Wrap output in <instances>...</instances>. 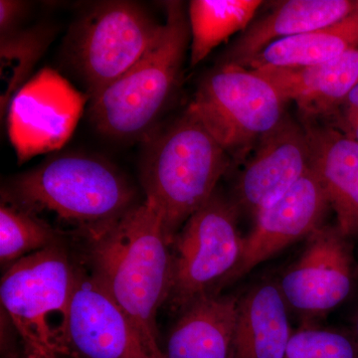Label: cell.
Returning <instances> with one entry per match:
<instances>
[{
  "instance_id": "2e32d148",
  "label": "cell",
  "mask_w": 358,
  "mask_h": 358,
  "mask_svg": "<svg viewBox=\"0 0 358 358\" xmlns=\"http://www.w3.org/2000/svg\"><path fill=\"white\" fill-rule=\"evenodd\" d=\"M357 0H287L254 21L225 53L222 62L244 66L279 40L333 25L355 10Z\"/></svg>"
},
{
  "instance_id": "ba28073f",
  "label": "cell",
  "mask_w": 358,
  "mask_h": 358,
  "mask_svg": "<svg viewBox=\"0 0 358 358\" xmlns=\"http://www.w3.org/2000/svg\"><path fill=\"white\" fill-rule=\"evenodd\" d=\"M164 23L133 1H103L80 20L71 40V57L98 95L131 70L157 43Z\"/></svg>"
},
{
  "instance_id": "5bb4252c",
  "label": "cell",
  "mask_w": 358,
  "mask_h": 358,
  "mask_svg": "<svg viewBox=\"0 0 358 358\" xmlns=\"http://www.w3.org/2000/svg\"><path fill=\"white\" fill-rule=\"evenodd\" d=\"M307 134L310 169L319 179L336 227L343 236L358 235V143L331 124L301 121Z\"/></svg>"
},
{
  "instance_id": "cb8c5ba5",
  "label": "cell",
  "mask_w": 358,
  "mask_h": 358,
  "mask_svg": "<svg viewBox=\"0 0 358 358\" xmlns=\"http://www.w3.org/2000/svg\"><path fill=\"white\" fill-rule=\"evenodd\" d=\"M358 115V82L355 85L352 91L346 96L345 101L341 103V107L336 114L331 119L334 120L331 122V126L339 129L341 131H345L348 126ZM331 119L329 122L331 121ZM329 124V122H327Z\"/></svg>"
},
{
  "instance_id": "277c9868",
  "label": "cell",
  "mask_w": 358,
  "mask_h": 358,
  "mask_svg": "<svg viewBox=\"0 0 358 358\" xmlns=\"http://www.w3.org/2000/svg\"><path fill=\"white\" fill-rule=\"evenodd\" d=\"M159 39L120 79L90 98V115L100 133L128 138L145 133L178 86L190 47L187 11L182 2H166Z\"/></svg>"
},
{
  "instance_id": "603a6c76",
  "label": "cell",
  "mask_w": 358,
  "mask_h": 358,
  "mask_svg": "<svg viewBox=\"0 0 358 358\" xmlns=\"http://www.w3.org/2000/svg\"><path fill=\"white\" fill-rule=\"evenodd\" d=\"M286 358H358V343L341 331L305 326L293 333Z\"/></svg>"
},
{
  "instance_id": "44dd1931",
  "label": "cell",
  "mask_w": 358,
  "mask_h": 358,
  "mask_svg": "<svg viewBox=\"0 0 358 358\" xmlns=\"http://www.w3.org/2000/svg\"><path fill=\"white\" fill-rule=\"evenodd\" d=\"M58 231L33 212L2 197L0 207V260L13 265L25 257L58 244Z\"/></svg>"
},
{
  "instance_id": "8fae6325",
  "label": "cell",
  "mask_w": 358,
  "mask_h": 358,
  "mask_svg": "<svg viewBox=\"0 0 358 358\" xmlns=\"http://www.w3.org/2000/svg\"><path fill=\"white\" fill-rule=\"evenodd\" d=\"M67 343L70 358H159L105 287L83 273L71 300Z\"/></svg>"
},
{
  "instance_id": "d4e9b609",
  "label": "cell",
  "mask_w": 358,
  "mask_h": 358,
  "mask_svg": "<svg viewBox=\"0 0 358 358\" xmlns=\"http://www.w3.org/2000/svg\"><path fill=\"white\" fill-rule=\"evenodd\" d=\"M26 4L16 0L0 1V34L13 31L24 13Z\"/></svg>"
},
{
  "instance_id": "30bf717a",
  "label": "cell",
  "mask_w": 358,
  "mask_h": 358,
  "mask_svg": "<svg viewBox=\"0 0 358 358\" xmlns=\"http://www.w3.org/2000/svg\"><path fill=\"white\" fill-rule=\"evenodd\" d=\"M352 275L348 238L336 226H322L308 237L300 258L278 284L289 310L308 320L345 301L352 291Z\"/></svg>"
},
{
  "instance_id": "ac0fdd59",
  "label": "cell",
  "mask_w": 358,
  "mask_h": 358,
  "mask_svg": "<svg viewBox=\"0 0 358 358\" xmlns=\"http://www.w3.org/2000/svg\"><path fill=\"white\" fill-rule=\"evenodd\" d=\"M292 336L278 282H259L239 299L233 358H286Z\"/></svg>"
},
{
  "instance_id": "4fadbf2b",
  "label": "cell",
  "mask_w": 358,
  "mask_h": 358,
  "mask_svg": "<svg viewBox=\"0 0 358 358\" xmlns=\"http://www.w3.org/2000/svg\"><path fill=\"white\" fill-rule=\"evenodd\" d=\"M310 167V148L303 124L288 115L254 148L237 183L240 206L254 215L287 192Z\"/></svg>"
},
{
  "instance_id": "484cf974",
  "label": "cell",
  "mask_w": 358,
  "mask_h": 358,
  "mask_svg": "<svg viewBox=\"0 0 358 358\" xmlns=\"http://www.w3.org/2000/svg\"><path fill=\"white\" fill-rule=\"evenodd\" d=\"M343 133L358 143V115Z\"/></svg>"
},
{
  "instance_id": "9a60e30c",
  "label": "cell",
  "mask_w": 358,
  "mask_h": 358,
  "mask_svg": "<svg viewBox=\"0 0 358 358\" xmlns=\"http://www.w3.org/2000/svg\"><path fill=\"white\" fill-rule=\"evenodd\" d=\"M256 71L285 103H296L301 121L329 122L358 82V48L322 64Z\"/></svg>"
},
{
  "instance_id": "7a4b0ae2",
  "label": "cell",
  "mask_w": 358,
  "mask_h": 358,
  "mask_svg": "<svg viewBox=\"0 0 358 358\" xmlns=\"http://www.w3.org/2000/svg\"><path fill=\"white\" fill-rule=\"evenodd\" d=\"M7 199L40 216L52 214L86 239L136 205V192L108 162L80 155L54 157L14 179Z\"/></svg>"
},
{
  "instance_id": "4316f807",
  "label": "cell",
  "mask_w": 358,
  "mask_h": 358,
  "mask_svg": "<svg viewBox=\"0 0 358 358\" xmlns=\"http://www.w3.org/2000/svg\"><path fill=\"white\" fill-rule=\"evenodd\" d=\"M353 326H355V339H357L358 343V312L357 315H355V324H353Z\"/></svg>"
},
{
  "instance_id": "7c38bea8",
  "label": "cell",
  "mask_w": 358,
  "mask_h": 358,
  "mask_svg": "<svg viewBox=\"0 0 358 358\" xmlns=\"http://www.w3.org/2000/svg\"><path fill=\"white\" fill-rule=\"evenodd\" d=\"M329 206L312 169L275 203L255 216L253 229L244 237L241 260L231 284L245 277L278 252L322 227Z\"/></svg>"
},
{
  "instance_id": "d6986e66",
  "label": "cell",
  "mask_w": 358,
  "mask_h": 358,
  "mask_svg": "<svg viewBox=\"0 0 358 358\" xmlns=\"http://www.w3.org/2000/svg\"><path fill=\"white\" fill-rule=\"evenodd\" d=\"M358 48V0L355 10L327 27L279 40L268 45L243 67H306L329 62Z\"/></svg>"
},
{
  "instance_id": "6da1fadb",
  "label": "cell",
  "mask_w": 358,
  "mask_h": 358,
  "mask_svg": "<svg viewBox=\"0 0 358 358\" xmlns=\"http://www.w3.org/2000/svg\"><path fill=\"white\" fill-rule=\"evenodd\" d=\"M87 243L92 275L128 315L155 357L164 358L157 317L171 294L173 255L159 210L145 199Z\"/></svg>"
},
{
  "instance_id": "52a82bcc",
  "label": "cell",
  "mask_w": 358,
  "mask_h": 358,
  "mask_svg": "<svg viewBox=\"0 0 358 358\" xmlns=\"http://www.w3.org/2000/svg\"><path fill=\"white\" fill-rule=\"evenodd\" d=\"M234 205L214 193L174 238L169 303L183 310L194 301L220 294L241 260L244 238Z\"/></svg>"
},
{
  "instance_id": "9c48e42d",
  "label": "cell",
  "mask_w": 358,
  "mask_h": 358,
  "mask_svg": "<svg viewBox=\"0 0 358 358\" xmlns=\"http://www.w3.org/2000/svg\"><path fill=\"white\" fill-rule=\"evenodd\" d=\"M85 96L56 73L45 69L23 85L11 101L9 136L21 162L58 150L69 140Z\"/></svg>"
},
{
  "instance_id": "5b68a950",
  "label": "cell",
  "mask_w": 358,
  "mask_h": 358,
  "mask_svg": "<svg viewBox=\"0 0 358 358\" xmlns=\"http://www.w3.org/2000/svg\"><path fill=\"white\" fill-rule=\"evenodd\" d=\"M78 275L59 244L7 268L0 299L20 338L21 358H70L68 322Z\"/></svg>"
},
{
  "instance_id": "e0dca14e",
  "label": "cell",
  "mask_w": 358,
  "mask_h": 358,
  "mask_svg": "<svg viewBox=\"0 0 358 358\" xmlns=\"http://www.w3.org/2000/svg\"><path fill=\"white\" fill-rule=\"evenodd\" d=\"M238 301L231 294H213L181 310L164 358H233Z\"/></svg>"
},
{
  "instance_id": "7402d4cb",
  "label": "cell",
  "mask_w": 358,
  "mask_h": 358,
  "mask_svg": "<svg viewBox=\"0 0 358 358\" xmlns=\"http://www.w3.org/2000/svg\"><path fill=\"white\" fill-rule=\"evenodd\" d=\"M0 35L1 78L6 82L1 94L3 109L24 85L26 78L48 46L51 34L43 28H33L26 31L15 29Z\"/></svg>"
},
{
  "instance_id": "8992f818",
  "label": "cell",
  "mask_w": 358,
  "mask_h": 358,
  "mask_svg": "<svg viewBox=\"0 0 358 358\" xmlns=\"http://www.w3.org/2000/svg\"><path fill=\"white\" fill-rule=\"evenodd\" d=\"M285 103L256 70L222 62L204 78L187 109L231 159L241 160L282 122Z\"/></svg>"
},
{
  "instance_id": "3957f363",
  "label": "cell",
  "mask_w": 358,
  "mask_h": 358,
  "mask_svg": "<svg viewBox=\"0 0 358 358\" xmlns=\"http://www.w3.org/2000/svg\"><path fill=\"white\" fill-rule=\"evenodd\" d=\"M231 157L192 110L155 141L143 164L141 183L148 200L174 238L186 221L216 192Z\"/></svg>"
},
{
  "instance_id": "ffe728a7",
  "label": "cell",
  "mask_w": 358,
  "mask_h": 358,
  "mask_svg": "<svg viewBox=\"0 0 358 358\" xmlns=\"http://www.w3.org/2000/svg\"><path fill=\"white\" fill-rule=\"evenodd\" d=\"M263 3L260 0L190 1V66L199 65L229 37L245 31Z\"/></svg>"
}]
</instances>
